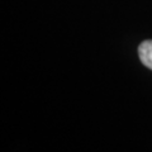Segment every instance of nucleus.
<instances>
[{"mask_svg": "<svg viewBox=\"0 0 152 152\" xmlns=\"http://www.w3.org/2000/svg\"><path fill=\"white\" fill-rule=\"evenodd\" d=\"M138 55L141 62L152 70V39L142 42L138 47Z\"/></svg>", "mask_w": 152, "mask_h": 152, "instance_id": "1", "label": "nucleus"}]
</instances>
